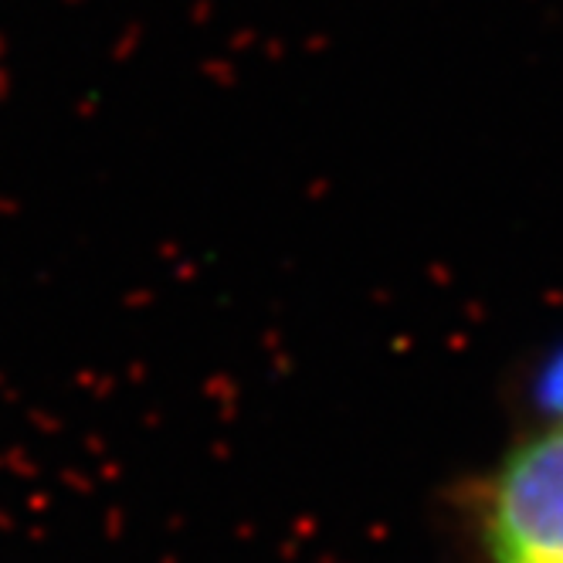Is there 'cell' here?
Returning a JSON list of instances; mask_svg holds the SVG:
<instances>
[{
  "label": "cell",
  "mask_w": 563,
  "mask_h": 563,
  "mask_svg": "<svg viewBox=\"0 0 563 563\" xmlns=\"http://www.w3.org/2000/svg\"><path fill=\"white\" fill-rule=\"evenodd\" d=\"M537 400L547 415H553L563 424V350H556L543 364L537 380Z\"/></svg>",
  "instance_id": "obj_2"
},
{
  "label": "cell",
  "mask_w": 563,
  "mask_h": 563,
  "mask_svg": "<svg viewBox=\"0 0 563 563\" xmlns=\"http://www.w3.org/2000/svg\"><path fill=\"white\" fill-rule=\"evenodd\" d=\"M489 563H563V424L503 459L486 496Z\"/></svg>",
  "instance_id": "obj_1"
}]
</instances>
